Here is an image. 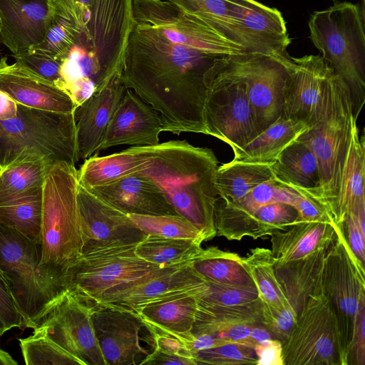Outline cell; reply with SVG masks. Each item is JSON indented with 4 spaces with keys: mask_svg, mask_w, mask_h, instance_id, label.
Here are the masks:
<instances>
[{
    "mask_svg": "<svg viewBox=\"0 0 365 365\" xmlns=\"http://www.w3.org/2000/svg\"><path fill=\"white\" fill-rule=\"evenodd\" d=\"M340 225L352 254L364 267L365 234L362 232L356 217L352 214L346 215Z\"/></svg>",
    "mask_w": 365,
    "mask_h": 365,
    "instance_id": "cell-52",
    "label": "cell"
},
{
    "mask_svg": "<svg viewBox=\"0 0 365 365\" xmlns=\"http://www.w3.org/2000/svg\"><path fill=\"white\" fill-rule=\"evenodd\" d=\"M262 315L264 327L274 339L282 343L289 336L297 319V314L290 305L272 307L264 302Z\"/></svg>",
    "mask_w": 365,
    "mask_h": 365,
    "instance_id": "cell-49",
    "label": "cell"
},
{
    "mask_svg": "<svg viewBox=\"0 0 365 365\" xmlns=\"http://www.w3.org/2000/svg\"><path fill=\"white\" fill-rule=\"evenodd\" d=\"M154 333L155 336L156 349L172 354L191 358L195 361L181 339L167 333L155 331Z\"/></svg>",
    "mask_w": 365,
    "mask_h": 365,
    "instance_id": "cell-55",
    "label": "cell"
},
{
    "mask_svg": "<svg viewBox=\"0 0 365 365\" xmlns=\"http://www.w3.org/2000/svg\"><path fill=\"white\" fill-rule=\"evenodd\" d=\"M43 187L0 204V223L14 228L40 246Z\"/></svg>",
    "mask_w": 365,
    "mask_h": 365,
    "instance_id": "cell-38",
    "label": "cell"
},
{
    "mask_svg": "<svg viewBox=\"0 0 365 365\" xmlns=\"http://www.w3.org/2000/svg\"><path fill=\"white\" fill-rule=\"evenodd\" d=\"M276 180L307 198L319 182L317 158L303 141L287 146L272 163Z\"/></svg>",
    "mask_w": 365,
    "mask_h": 365,
    "instance_id": "cell-31",
    "label": "cell"
},
{
    "mask_svg": "<svg viewBox=\"0 0 365 365\" xmlns=\"http://www.w3.org/2000/svg\"><path fill=\"white\" fill-rule=\"evenodd\" d=\"M335 237L302 258L274 264L277 279L297 317L310 297L323 294L325 259Z\"/></svg>",
    "mask_w": 365,
    "mask_h": 365,
    "instance_id": "cell-25",
    "label": "cell"
},
{
    "mask_svg": "<svg viewBox=\"0 0 365 365\" xmlns=\"http://www.w3.org/2000/svg\"><path fill=\"white\" fill-rule=\"evenodd\" d=\"M167 1L184 12L201 19L225 38L243 47L233 0Z\"/></svg>",
    "mask_w": 365,
    "mask_h": 365,
    "instance_id": "cell-40",
    "label": "cell"
},
{
    "mask_svg": "<svg viewBox=\"0 0 365 365\" xmlns=\"http://www.w3.org/2000/svg\"><path fill=\"white\" fill-rule=\"evenodd\" d=\"M262 312L261 299L237 306L215 305L200 299L192 333L213 336L227 327L242 323L263 324Z\"/></svg>",
    "mask_w": 365,
    "mask_h": 365,
    "instance_id": "cell-36",
    "label": "cell"
},
{
    "mask_svg": "<svg viewBox=\"0 0 365 365\" xmlns=\"http://www.w3.org/2000/svg\"><path fill=\"white\" fill-rule=\"evenodd\" d=\"M48 0H0V36L14 55L31 50L45 39Z\"/></svg>",
    "mask_w": 365,
    "mask_h": 365,
    "instance_id": "cell-24",
    "label": "cell"
},
{
    "mask_svg": "<svg viewBox=\"0 0 365 365\" xmlns=\"http://www.w3.org/2000/svg\"><path fill=\"white\" fill-rule=\"evenodd\" d=\"M16 361L12 356L4 350L0 348V365H16Z\"/></svg>",
    "mask_w": 365,
    "mask_h": 365,
    "instance_id": "cell-58",
    "label": "cell"
},
{
    "mask_svg": "<svg viewBox=\"0 0 365 365\" xmlns=\"http://www.w3.org/2000/svg\"><path fill=\"white\" fill-rule=\"evenodd\" d=\"M257 358V365H284L282 359V343L276 339L267 344H257L254 347Z\"/></svg>",
    "mask_w": 365,
    "mask_h": 365,
    "instance_id": "cell-54",
    "label": "cell"
},
{
    "mask_svg": "<svg viewBox=\"0 0 365 365\" xmlns=\"http://www.w3.org/2000/svg\"><path fill=\"white\" fill-rule=\"evenodd\" d=\"M356 125L349 88L333 71L325 86L319 120L298 140L309 147L318 164L319 182L307 199L323 208L336 227L341 180Z\"/></svg>",
    "mask_w": 365,
    "mask_h": 365,
    "instance_id": "cell-3",
    "label": "cell"
},
{
    "mask_svg": "<svg viewBox=\"0 0 365 365\" xmlns=\"http://www.w3.org/2000/svg\"><path fill=\"white\" fill-rule=\"evenodd\" d=\"M207 289L205 279L195 271L190 262L168 267L98 305L114 306L135 312L151 302L184 294H201Z\"/></svg>",
    "mask_w": 365,
    "mask_h": 365,
    "instance_id": "cell-20",
    "label": "cell"
},
{
    "mask_svg": "<svg viewBox=\"0 0 365 365\" xmlns=\"http://www.w3.org/2000/svg\"><path fill=\"white\" fill-rule=\"evenodd\" d=\"M364 268L352 254L341 225L338 226L325 259L322 290L336 319L346 365L356 314L365 299Z\"/></svg>",
    "mask_w": 365,
    "mask_h": 365,
    "instance_id": "cell-11",
    "label": "cell"
},
{
    "mask_svg": "<svg viewBox=\"0 0 365 365\" xmlns=\"http://www.w3.org/2000/svg\"><path fill=\"white\" fill-rule=\"evenodd\" d=\"M78 185L75 165L60 161L52 165L43 185L40 267L64 289L63 276L82 254Z\"/></svg>",
    "mask_w": 365,
    "mask_h": 365,
    "instance_id": "cell-4",
    "label": "cell"
},
{
    "mask_svg": "<svg viewBox=\"0 0 365 365\" xmlns=\"http://www.w3.org/2000/svg\"><path fill=\"white\" fill-rule=\"evenodd\" d=\"M49 16L44 41L31 50L61 60L86 33L88 8L77 0H48Z\"/></svg>",
    "mask_w": 365,
    "mask_h": 365,
    "instance_id": "cell-28",
    "label": "cell"
},
{
    "mask_svg": "<svg viewBox=\"0 0 365 365\" xmlns=\"http://www.w3.org/2000/svg\"><path fill=\"white\" fill-rule=\"evenodd\" d=\"M120 75L76 106L73 113L79 160L96 156L101 150L109 123L126 89Z\"/></svg>",
    "mask_w": 365,
    "mask_h": 365,
    "instance_id": "cell-21",
    "label": "cell"
},
{
    "mask_svg": "<svg viewBox=\"0 0 365 365\" xmlns=\"http://www.w3.org/2000/svg\"><path fill=\"white\" fill-rule=\"evenodd\" d=\"M236 17L245 52L288 57L291 43L281 12L255 0H234Z\"/></svg>",
    "mask_w": 365,
    "mask_h": 365,
    "instance_id": "cell-19",
    "label": "cell"
},
{
    "mask_svg": "<svg viewBox=\"0 0 365 365\" xmlns=\"http://www.w3.org/2000/svg\"><path fill=\"white\" fill-rule=\"evenodd\" d=\"M300 197L293 190L272 180L259 185L233 202H226L218 197L215 207L217 235L228 240H235L244 222L261 206L273 202H284L294 206Z\"/></svg>",
    "mask_w": 365,
    "mask_h": 365,
    "instance_id": "cell-27",
    "label": "cell"
},
{
    "mask_svg": "<svg viewBox=\"0 0 365 365\" xmlns=\"http://www.w3.org/2000/svg\"><path fill=\"white\" fill-rule=\"evenodd\" d=\"M0 91L16 103L61 113H72L76 104L63 89L7 58L0 60Z\"/></svg>",
    "mask_w": 365,
    "mask_h": 365,
    "instance_id": "cell-23",
    "label": "cell"
},
{
    "mask_svg": "<svg viewBox=\"0 0 365 365\" xmlns=\"http://www.w3.org/2000/svg\"><path fill=\"white\" fill-rule=\"evenodd\" d=\"M88 190L126 214L178 215L161 190L147 178L138 175Z\"/></svg>",
    "mask_w": 365,
    "mask_h": 365,
    "instance_id": "cell-26",
    "label": "cell"
},
{
    "mask_svg": "<svg viewBox=\"0 0 365 365\" xmlns=\"http://www.w3.org/2000/svg\"><path fill=\"white\" fill-rule=\"evenodd\" d=\"M132 0H93L87 34L78 46L96 66L106 84L120 75L133 26Z\"/></svg>",
    "mask_w": 365,
    "mask_h": 365,
    "instance_id": "cell-12",
    "label": "cell"
},
{
    "mask_svg": "<svg viewBox=\"0 0 365 365\" xmlns=\"http://www.w3.org/2000/svg\"><path fill=\"white\" fill-rule=\"evenodd\" d=\"M141 148L145 161L136 175L158 186L177 214L201 232L204 241L214 238L218 198L214 177L219 166L214 152L185 140Z\"/></svg>",
    "mask_w": 365,
    "mask_h": 365,
    "instance_id": "cell-2",
    "label": "cell"
},
{
    "mask_svg": "<svg viewBox=\"0 0 365 365\" xmlns=\"http://www.w3.org/2000/svg\"><path fill=\"white\" fill-rule=\"evenodd\" d=\"M206 282L208 289L199 297L200 300L209 304L237 306L260 299L256 287L228 285L208 280Z\"/></svg>",
    "mask_w": 365,
    "mask_h": 365,
    "instance_id": "cell-47",
    "label": "cell"
},
{
    "mask_svg": "<svg viewBox=\"0 0 365 365\" xmlns=\"http://www.w3.org/2000/svg\"><path fill=\"white\" fill-rule=\"evenodd\" d=\"M309 127L303 121L281 116L234 153V160L273 163L279 155Z\"/></svg>",
    "mask_w": 365,
    "mask_h": 365,
    "instance_id": "cell-33",
    "label": "cell"
},
{
    "mask_svg": "<svg viewBox=\"0 0 365 365\" xmlns=\"http://www.w3.org/2000/svg\"><path fill=\"white\" fill-rule=\"evenodd\" d=\"M332 1H333L334 2H335V3L337 1V0H332Z\"/></svg>",
    "mask_w": 365,
    "mask_h": 365,
    "instance_id": "cell-59",
    "label": "cell"
},
{
    "mask_svg": "<svg viewBox=\"0 0 365 365\" xmlns=\"http://www.w3.org/2000/svg\"><path fill=\"white\" fill-rule=\"evenodd\" d=\"M242 262L262 302L272 307L290 305L277 279L274 257L270 250L253 248L246 257H242Z\"/></svg>",
    "mask_w": 365,
    "mask_h": 365,
    "instance_id": "cell-41",
    "label": "cell"
},
{
    "mask_svg": "<svg viewBox=\"0 0 365 365\" xmlns=\"http://www.w3.org/2000/svg\"><path fill=\"white\" fill-rule=\"evenodd\" d=\"M191 264L206 280L228 285L255 287L242 264V257L235 252L210 247L202 249Z\"/></svg>",
    "mask_w": 365,
    "mask_h": 365,
    "instance_id": "cell-37",
    "label": "cell"
},
{
    "mask_svg": "<svg viewBox=\"0 0 365 365\" xmlns=\"http://www.w3.org/2000/svg\"><path fill=\"white\" fill-rule=\"evenodd\" d=\"M53 164L46 160H29L0 170V204L42 187Z\"/></svg>",
    "mask_w": 365,
    "mask_h": 365,
    "instance_id": "cell-42",
    "label": "cell"
},
{
    "mask_svg": "<svg viewBox=\"0 0 365 365\" xmlns=\"http://www.w3.org/2000/svg\"><path fill=\"white\" fill-rule=\"evenodd\" d=\"M337 227L327 222L297 221L271 236L274 264L297 259L314 251L336 235Z\"/></svg>",
    "mask_w": 365,
    "mask_h": 365,
    "instance_id": "cell-30",
    "label": "cell"
},
{
    "mask_svg": "<svg viewBox=\"0 0 365 365\" xmlns=\"http://www.w3.org/2000/svg\"><path fill=\"white\" fill-rule=\"evenodd\" d=\"M19 341L27 365H83L78 359L42 334L34 332Z\"/></svg>",
    "mask_w": 365,
    "mask_h": 365,
    "instance_id": "cell-44",
    "label": "cell"
},
{
    "mask_svg": "<svg viewBox=\"0 0 365 365\" xmlns=\"http://www.w3.org/2000/svg\"><path fill=\"white\" fill-rule=\"evenodd\" d=\"M0 26H1V19H0Z\"/></svg>",
    "mask_w": 365,
    "mask_h": 365,
    "instance_id": "cell-60",
    "label": "cell"
},
{
    "mask_svg": "<svg viewBox=\"0 0 365 365\" xmlns=\"http://www.w3.org/2000/svg\"><path fill=\"white\" fill-rule=\"evenodd\" d=\"M346 365H365V299L359 305L348 348Z\"/></svg>",
    "mask_w": 365,
    "mask_h": 365,
    "instance_id": "cell-51",
    "label": "cell"
},
{
    "mask_svg": "<svg viewBox=\"0 0 365 365\" xmlns=\"http://www.w3.org/2000/svg\"><path fill=\"white\" fill-rule=\"evenodd\" d=\"M17 110V103L7 94L0 91V120L14 118Z\"/></svg>",
    "mask_w": 365,
    "mask_h": 365,
    "instance_id": "cell-57",
    "label": "cell"
},
{
    "mask_svg": "<svg viewBox=\"0 0 365 365\" xmlns=\"http://www.w3.org/2000/svg\"><path fill=\"white\" fill-rule=\"evenodd\" d=\"M91 319L107 365H143L155 349L153 330L133 310L93 306Z\"/></svg>",
    "mask_w": 365,
    "mask_h": 365,
    "instance_id": "cell-14",
    "label": "cell"
},
{
    "mask_svg": "<svg viewBox=\"0 0 365 365\" xmlns=\"http://www.w3.org/2000/svg\"><path fill=\"white\" fill-rule=\"evenodd\" d=\"M15 327H24V319L15 301L10 284L0 269V336Z\"/></svg>",
    "mask_w": 365,
    "mask_h": 365,
    "instance_id": "cell-50",
    "label": "cell"
},
{
    "mask_svg": "<svg viewBox=\"0 0 365 365\" xmlns=\"http://www.w3.org/2000/svg\"><path fill=\"white\" fill-rule=\"evenodd\" d=\"M216 58L173 43L150 25L133 22L120 77L126 89L158 113L163 131L208 135L204 80Z\"/></svg>",
    "mask_w": 365,
    "mask_h": 365,
    "instance_id": "cell-1",
    "label": "cell"
},
{
    "mask_svg": "<svg viewBox=\"0 0 365 365\" xmlns=\"http://www.w3.org/2000/svg\"><path fill=\"white\" fill-rule=\"evenodd\" d=\"M77 198L82 254L99 249L137 245L146 237L128 214L108 205L80 184Z\"/></svg>",
    "mask_w": 365,
    "mask_h": 365,
    "instance_id": "cell-17",
    "label": "cell"
},
{
    "mask_svg": "<svg viewBox=\"0 0 365 365\" xmlns=\"http://www.w3.org/2000/svg\"><path fill=\"white\" fill-rule=\"evenodd\" d=\"M226 59L246 84L260 133L282 115L292 57L244 52L227 55Z\"/></svg>",
    "mask_w": 365,
    "mask_h": 365,
    "instance_id": "cell-15",
    "label": "cell"
},
{
    "mask_svg": "<svg viewBox=\"0 0 365 365\" xmlns=\"http://www.w3.org/2000/svg\"><path fill=\"white\" fill-rule=\"evenodd\" d=\"M292 59L282 116L303 121L310 128L320 119L325 86L334 70L320 55Z\"/></svg>",
    "mask_w": 365,
    "mask_h": 365,
    "instance_id": "cell-18",
    "label": "cell"
},
{
    "mask_svg": "<svg viewBox=\"0 0 365 365\" xmlns=\"http://www.w3.org/2000/svg\"><path fill=\"white\" fill-rule=\"evenodd\" d=\"M92 310L66 292L34 332L50 338L83 365H107L95 336Z\"/></svg>",
    "mask_w": 365,
    "mask_h": 365,
    "instance_id": "cell-16",
    "label": "cell"
},
{
    "mask_svg": "<svg viewBox=\"0 0 365 365\" xmlns=\"http://www.w3.org/2000/svg\"><path fill=\"white\" fill-rule=\"evenodd\" d=\"M128 215L146 235L204 241L201 232L186 219L178 215Z\"/></svg>",
    "mask_w": 365,
    "mask_h": 365,
    "instance_id": "cell-45",
    "label": "cell"
},
{
    "mask_svg": "<svg viewBox=\"0 0 365 365\" xmlns=\"http://www.w3.org/2000/svg\"><path fill=\"white\" fill-rule=\"evenodd\" d=\"M202 241L155 235L146 237L135 246L140 258L163 267H173L192 262L202 251Z\"/></svg>",
    "mask_w": 365,
    "mask_h": 365,
    "instance_id": "cell-39",
    "label": "cell"
},
{
    "mask_svg": "<svg viewBox=\"0 0 365 365\" xmlns=\"http://www.w3.org/2000/svg\"><path fill=\"white\" fill-rule=\"evenodd\" d=\"M271 165L272 163L232 160L218 166L214 177L218 197L226 202H233L259 185L276 180Z\"/></svg>",
    "mask_w": 365,
    "mask_h": 365,
    "instance_id": "cell-34",
    "label": "cell"
},
{
    "mask_svg": "<svg viewBox=\"0 0 365 365\" xmlns=\"http://www.w3.org/2000/svg\"><path fill=\"white\" fill-rule=\"evenodd\" d=\"M162 123L154 109L132 90L125 89L109 123L101 150L128 145L153 146L159 143Z\"/></svg>",
    "mask_w": 365,
    "mask_h": 365,
    "instance_id": "cell-22",
    "label": "cell"
},
{
    "mask_svg": "<svg viewBox=\"0 0 365 365\" xmlns=\"http://www.w3.org/2000/svg\"><path fill=\"white\" fill-rule=\"evenodd\" d=\"M133 21L156 29L168 41L213 56L245 52L201 19L167 0H132Z\"/></svg>",
    "mask_w": 365,
    "mask_h": 365,
    "instance_id": "cell-13",
    "label": "cell"
},
{
    "mask_svg": "<svg viewBox=\"0 0 365 365\" xmlns=\"http://www.w3.org/2000/svg\"><path fill=\"white\" fill-rule=\"evenodd\" d=\"M203 293L173 296L148 304L135 312L153 331L181 338L192 332L199 306V296Z\"/></svg>",
    "mask_w": 365,
    "mask_h": 365,
    "instance_id": "cell-29",
    "label": "cell"
},
{
    "mask_svg": "<svg viewBox=\"0 0 365 365\" xmlns=\"http://www.w3.org/2000/svg\"><path fill=\"white\" fill-rule=\"evenodd\" d=\"M298 212L294 206L284 202H273L257 209L244 222L235 240L244 237L255 240L284 230L297 221Z\"/></svg>",
    "mask_w": 365,
    "mask_h": 365,
    "instance_id": "cell-43",
    "label": "cell"
},
{
    "mask_svg": "<svg viewBox=\"0 0 365 365\" xmlns=\"http://www.w3.org/2000/svg\"><path fill=\"white\" fill-rule=\"evenodd\" d=\"M136 245L112 247L83 253L66 270L63 285L76 299L96 306L168 267L138 257Z\"/></svg>",
    "mask_w": 365,
    "mask_h": 365,
    "instance_id": "cell-7",
    "label": "cell"
},
{
    "mask_svg": "<svg viewBox=\"0 0 365 365\" xmlns=\"http://www.w3.org/2000/svg\"><path fill=\"white\" fill-rule=\"evenodd\" d=\"M314 46L349 88L357 120L365 103V34L363 11L351 2L314 11L308 22Z\"/></svg>",
    "mask_w": 365,
    "mask_h": 365,
    "instance_id": "cell-5",
    "label": "cell"
},
{
    "mask_svg": "<svg viewBox=\"0 0 365 365\" xmlns=\"http://www.w3.org/2000/svg\"><path fill=\"white\" fill-rule=\"evenodd\" d=\"M297 221L322 222L334 225L327 212L312 201L301 196L294 205Z\"/></svg>",
    "mask_w": 365,
    "mask_h": 365,
    "instance_id": "cell-53",
    "label": "cell"
},
{
    "mask_svg": "<svg viewBox=\"0 0 365 365\" xmlns=\"http://www.w3.org/2000/svg\"><path fill=\"white\" fill-rule=\"evenodd\" d=\"M144 161L142 148L136 146L106 156H92L78 170V182L87 189L107 185L136 175L142 170Z\"/></svg>",
    "mask_w": 365,
    "mask_h": 365,
    "instance_id": "cell-32",
    "label": "cell"
},
{
    "mask_svg": "<svg viewBox=\"0 0 365 365\" xmlns=\"http://www.w3.org/2000/svg\"><path fill=\"white\" fill-rule=\"evenodd\" d=\"M40 261L39 245L0 223V269L10 284L24 327L34 329L66 292L43 274Z\"/></svg>",
    "mask_w": 365,
    "mask_h": 365,
    "instance_id": "cell-8",
    "label": "cell"
},
{
    "mask_svg": "<svg viewBox=\"0 0 365 365\" xmlns=\"http://www.w3.org/2000/svg\"><path fill=\"white\" fill-rule=\"evenodd\" d=\"M365 138L357 125L351 138L338 196V226L347 214H355L365 206Z\"/></svg>",
    "mask_w": 365,
    "mask_h": 365,
    "instance_id": "cell-35",
    "label": "cell"
},
{
    "mask_svg": "<svg viewBox=\"0 0 365 365\" xmlns=\"http://www.w3.org/2000/svg\"><path fill=\"white\" fill-rule=\"evenodd\" d=\"M14 56L17 64L62 88L61 60L35 50H28Z\"/></svg>",
    "mask_w": 365,
    "mask_h": 365,
    "instance_id": "cell-48",
    "label": "cell"
},
{
    "mask_svg": "<svg viewBox=\"0 0 365 365\" xmlns=\"http://www.w3.org/2000/svg\"><path fill=\"white\" fill-rule=\"evenodd\" d=\"M17 106L14 118L0 120V170L38 160L76 165L79 158L73 113Z\"/></svg>",
    "mask_w": 365,
    "mask_h": 365,
    "instance_id": "cell-6",
    "label": "cell"
},
{
    "mask_svg": "<svg viewBox=\"0 0 365 365\" xmlns=\"http://www.w3.org/2000/svg\"><path fill=\"white\" fill-rule=\"evenodd\" d=\"M154 364L197 365L196 361L191 358L163 352L156 349L143 363V365Z\"/></svg>",
    "mask_w": 365,
    "mask_h": 365,
    "instance_id": "cell-56",
    "label": "cell"
},
{
    "mask_svg": "<svg viewBox=\"0 0 365 365\" xmlns=\"http://www.w3.org/2000/svg\"><path fill=\"white\" fill-rule=\"evenodd\" d=\"M284 365H346L334 310L324 294L309 298L282 343Z\"/></svg>",
    "mask_w": 365,
    "mask_h": 365,
    "instance_id": "cell-10",
    "label": "cell"
},
{
    "mask_svg": "<svg viewBox=\"0 0 365 365\" xmlns=\"http://www.w3.org/2000/svg\"><path fill=\"white\" fill-rule=\"evenodd\" d=\"M204 81L208 135L227 143L235 153L259 134L246 84L226 56L215 58Z\"/></svg>",
    "mask_w": 365,
    "mask_h": 365,
    "instance_id": "cell-9",
    "label": "cell"
},
{
    "mask_svg": "<svg viewBox=\"0 0 365 365\" xmlns=\"http://www.w3.org/2000/svg\"><path fill=\"white\" fill-rule=\"evenodd\" d=\"M197 365H257V358L253 348L239 343H227L204 349L195 355Z\"/></svg>",
    "mask_w": 365,
    "mask_h": 365,
    "instance_id": "cell-46",
    "label": "cell"
}]
</instances>
